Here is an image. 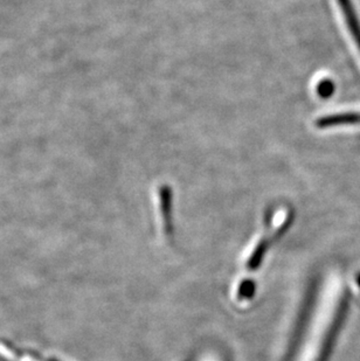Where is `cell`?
Listing matches in <instances>:
<instances>
[{
	"label": "cell",
	"mask_w": 360,
	"mask_h": 361,
	"mask_svg": "<svg viewBox=\"0 0 360 361\" xmlns=\"http://www.w3.org/2000/svg\"><path fill=\"white\" fill-rule=\"evenodd\" d=\"M337 1L340 4V7L343 12L344 20L347 23V28L351 32L352 38L360 51V23L354 12L352 3L351 0H337Z\"/></svg>",
	"instance_id": "obj_1"
},
{
	"label": "cell",
	"mask_w": 360,
	"mask_h": 361,
	"mask_svg": "<svg viewBox=\"0 0 360 361\" xmlns=\"http://www.w3.org/2000/svg\"><path fill=\"white\" fill-rule=\"evenodd\" d=\"M358 123H360V114H337V115H329L317 120L316 126L320 129H326L331 126L358 124Z\"/></svg>",
	"instance_id": "obj_2"
},
{
	"label": "cell",
	"mask_w": 360,
	"mask_h": 361,
	"mask_svg": "<svg viewBox=\"0 0 360 361\" xmlns=\"http://www.w3.org/2000/svg\"><path fill=\"white\" fill-rule=\"evenodd\" d=\"M317 92L318 95L322 97H329L330 95H332L333 92V83L331 81H323L320 82L317 88Z\"/></svg>",
	"instance_id": "obj_3"
}]
</instances>
